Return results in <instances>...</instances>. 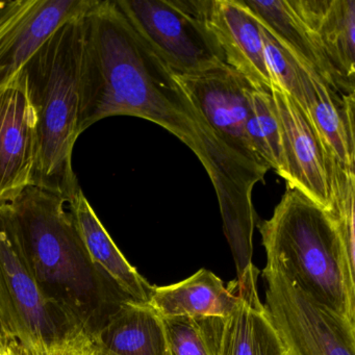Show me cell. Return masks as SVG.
<instances>
[{
	"instance_id": "7",
	"label": "cell",
	"mask_w": 355,
	"mask_h": 355,
	"mask_svg": "<svg viewBox=\"0 0 355 355\" xmlns=\"http://www.w3.org/2000/svg\"><path fill=\"white\" fill-rule=\"evenodd\" d=\"M266 311L288 355H355V324L311 298L267 261Z\"/></svg>"
},
{
	"instance_id": "9",
	"label": "cell",
	"mask_w": 355,
	"mask_h": 355,
	"mask_svg": "<svg viewBox=\"0 0 355 355\" xmlns=\"http://www.w3.org/2000/svg\"><path fill=\"white\" fill-rule=\"evenodd\" d=\"M270 92L282 132V178L288 189L299 191L328 211L330 170L338 163L326 153L305 110L279 88L272 87Z\"/></svg>"
},
{
	"instance_id": "23",
	"label": "cell",
	"mask_w": 355,
	"mask_h": 355,
	"mask_svg": "<svg viewBox=\"0 0 355 355\" xmlns=\"http://www.w3.org/2000/svg\"><path fill=\"white\" fill-rule=\"evenodd\" d=\"M41 355H101V347L94 332L73 328L47 345Z\"/></svg>"
},
{
	"instance_id": "19",
	"label": "cell",
	"mask_w": 355,
	"mask_h": 355,
	"mask_svg": "<svg viewBox=\"0 0 355 355\" xmlns=\"http://www.w3.org/2000/svg\"><path fill=\"white\" fill-rule=\"evenodd\" d=\"M244 3L280 44L298 61L311 66L332 90L343 94L331 66L315 45L304 24L293 11L288 0H244Z\"/></svg>"
},
{
	"instance_id": "13",
	"label": "cell",
	"mask_w": 355,
	"mask_h": 355,
	"mask_svg": "<svg viewBox=\"0 0 355 355\" xmlns=\"http://www.w3.org/2000/svg\"><path fill=\"white\" fill-rule=\"evenodd\" d=\"M205 17L226 64L253 86L271 90L261 24L244 0H205Z\"/></svg>"
},
{
	"instance_id": "12",
	"label": "cell",
	"mask_w": 355,
	"mask_h": 355,
	"mask_svg": "<svg viewBox=\"0 0 355 355\" xmlns=\"http://www.w3.org/2000/svg\"><path fill=\"white\" fill-rule=\"evenodd\" d=\"M250 265L232 282L236 302L226 317H198L211 355H288L257 292Z\"/></svg>"
},
{
	"instance_id": "17",
	"label": "cell",
	"mask_w": 355,
	"mask_h": 355,
	"mask_svg": "<svg viewBox=\"0 0 355 355\" xmlns=\"http://www.w3.org/2000/svg\"><path fill=\"white\" fill-rule=\"evenodd\" d=\"M107 355H169L163 320L148 302L122 303L95 332Z\"/></svg>"
},
{
	"instance_id": "24",
	"label": "cell",
	"mask_w": 355,
	"mask_h": 355,
	"mask_svg": "<svg viewBox=\"0 0 355 355\" xmlns=\"http://www.w3.org/2000/svg\"><path fill=\"white\" fill-rule=\"evenodd\" d=\"M101 355H107V354H103V353H101Z\"/></svg>"
},
{
	"instance_id": "14",
	"label": "cell",
	"mask_w": 355,
	"mask_h": 355,
	"mask_svg": "<svg viewBox=\"0 0 355 355\" xmlns=\"http://www.w3.org/2000/svg\"><path fill=\"white\" fill-rule=\"evenodd\" d=\"M325 55L343 94H354L355 0H288Z\"/></svg>"
},
{
	"instance_id": "21",
	"label": "cell",
	"mask_w": 355,
	"mask_h": 355,
	"mask_svg": "<svg viewBox=\"0 0 355 355\" xmlns=\"http://www.w3.org/2000/svg\"><path fill=\"white\" fill-rule=\"evenodd\" d=\"M261 26L266 65L272 85L290 95L299 105H302L303 96L298 61L284 45L274 38L273 35L263 24H261Z\"/></svg>"
},
{
	"instance_id": "11",
	"label": "cell",
	"mask_w": 355,
	"mask_h": 355,
	"mask_svg": "<svg viewBox=\"0 0 355 355\" xmlns=\"http://www.w3.org/2000/svg\"><path fill=\"white\" fill-rule=\"evenodd\" d=\"M38 159L36 113L21 70L0 89V205L35 187Z\"/></svg>"
},
{
	"instance_id": "5",
	"label": "cell",
	"mask_w": 355,
	"mask_h": 355,
	"mask_svg": "<svg viewBox=\"0 0 355 355\" xmlns=\"http://www.w3.org/2000/svg\"><path fill=\"white\" fill-rule=\"evenodd\" d=\"M69 330L35 278L9 205H0V332L26 355H41Z\"/></svg>"
},
{
	"instance_id": "2",
	"label": "cell",
	"mask_w": 355,
	"mask_h": 355,
	"mask_svg": "<svg viewBox=\"0 0 355 355\" xmlns=\"http://www.w3.org/2000/svg\"><path fill=\"white\" fill-rule=\"evenodd\" d=\"M66 201L31 187L10 214L35 278L70 329L96 332L126 301L115 284L92 263Z\"/></svg>"
},
{
	"instance_id": "16",
	"label": "cell",
	"mask_w": 355,
	"mask_h": 355,
	"mask_svg": "<svg viewBox=\"0 0 355 355\" xmlns=\"http://www.w3.org/2000/svg\"><path fill=\"white\" fill-rule=\"evenodd\" d=\"M67 205L92 263L126 296L139 302H148L153 286L120 252L82 189Z\"/></svg>"
},
{
	"instance_id": "4",
	"label": "cell",
	"mask_w": 355,
	"mask_h": 355,
	"mask_svg": "<svg viewBox=\"0 0 355 355\" xmlns=\"http://www.w3.org/2000/svg\"><path fill=\"white\" fill-rule=\"evenodd\" d=\"M259 230L267 261L282 266L311 298L355 324V269L325 209L288 189Z\"/></svg>"
},
{
	"instance_id": "15",
	"label": "cell",
	"mask_w": 355,
	"mask_h": 355,
	"mask_svg": "<svg viewBox=\"0 0 355 355\" xmlns=\"http://www.w3.org/2000/svg\"><path fill=\"white\" fill-rule=\"evenodd\" d=\"M298 63L303 96L301 107L330 159L354 171V94H338L311 66Z\"/></svg>"
},
{
	"instance_id": "1",
	"label": "cell",
	"mask_w": 355,
	"mask_h": 355,
	"mask_svg": "<svg viewBox=\"0 0 355 355\" xmlns=\"http://www.w3.org/2000/svg\"><path fill=\"white\" fill-rule=\"evenodd\" d=\"M155 122L180 139L207 170L217 193L224 234L234 254L252 250V192L267 172L232 153L209 128L167 64L114 3L84 20L78 132L105 118Z\"/></svg>"
},
{
	"instance_id": "22",
	"label": "cell",
	"mask_w": 355,
	"mask_h": 355,
	"mask_svg": "<svg viewBox=\"0 0 355 355\" xmlns=\"http://www.w3.org/2000/svg\"><path fill=\"white\" fill-rule=\"evenodd\" d=\"M169 355H211L198 317L162 318Z\"/></svg>"
},
{
	"instance_id": "6",
	"label": "cell",
	"mask_w": 355,
	"mask_h": 355,
	"mask_svg": "<svg viewBox=\"0 0 355 355\" xmlns=\"http://www.w3.org/2000/svg\"><path fill=\"white\" fill-rule=\"evenodd\" d=\"M132 28L175 74L225 65L205 24V0H115Z\"/></svg>"
},
{
	"instance_id": "20",
	"label": "cell",
	"mask_w": 355,
	"mask_h": 355,
	"mask_svg": "<svg viewBox=\"0 0 355 355\" xmlns=\"http://www.w3.org/2000/svg\"><path fill=\"white\" fill-rule=\"evenodd\" d=\"M246 132L261 162L282 176V132L271 92L249 83L246 93Z\"/></svg>"
},
{
	"instance_id": "8",
	"label": "cell",
	"mask_w": 355,
	"mask_h": 355,
	"mask_svg": "<svg viewBox=\"0 0 355 355\" xmlns=\"http://www.w3.org/2000/svg\"><path fill=\"white\" fill-rule=\"evenodd\" d=\"M96 0H15L0 3V89L66 22L86 14Z\"/></svg>"
},
{
	"instance_id": "10",
	"label": "cell",
	"mask_w": 355,
	"mask_h": 355,
	"mask_svg": "<svg viewBox=\"0 0 355 355\" xmlns=\"http://www.w3.org/2000/svg\"><path fill=\"white\" fill-rule=\"evenodd\" d=\"M175 76L218 138L241 159L268 172L247 136L248 80L227 64Z\"/></svg>"
},
{
	"instance_id": "18",
	"label": "cell",
	"mask_w": 355,
	"mask_h": 355,
	"mask_svg": "<svg viewBox=\"0 0 355 355\" xmlns=\"http://www.w3.org/2000/svg\"><path fill=\"white\" fill-rule=\"evenodd\" d=\"M236 302L232 282L224 286L222 279L207 269L178 284L153 286L148 301L161 318L226 317Z\"/></svg>"
},
{
	"instance_id": "3",
	"label": "cell",
	"mask_w": 355,
	"mask_h": 355,
	"mask_svg": "<svg viewBox=\"0 0 355 355\" xmlns=\"http://www.w3.org/2000/svg\"><path fill=\"white\" fill-rule=\"evenodd\" d=\"M83 16L63 24L22 69L37 117L39 159L35 187L58 195L66 203L80 190L72 153L80 136Z\"/></svg>"
}]
</instances>
